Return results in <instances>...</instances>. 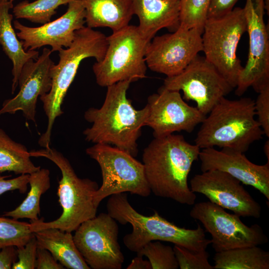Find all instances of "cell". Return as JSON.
Listing matches in <instances>:
<instances>
[{"instance_id":"obj_1","label":"cell","mask_w":269,"mask_h":269,"mask_svg":"<svg viewBox=\"0 0 269 269\" xmlns=\"http://www.w3.org/2000/svg\"><path fill=\"white\" fill-rule=\"evenodd\" d=\"M200 149L182 135L172 134L154 137L142 156L151 192L182 204H194L196 196L188 186V177Z\"/></svg>"},{"instance_id":"obj_2","label":"cell","mask_w":269,"mask_h":269,"mask_svg":"<svg viewBox=\"0 0 269 269\" xmlns=\"http://www.w3.org/2000/svg\"><path fill=\"white\" fill-rule=\"evenodd\" d=\"M131 83L121 81L107 87L103 105L85 112L84 118L92 126L83 134L87 141L113 145L135 157L137 141L142 128L145 126L148 108L146 105L138 110L133 106L127 97Z\"/></svg>"},{"instance_id":"obj_3","label":"cell","mask_w":269,"mask_h":269,"mask_svg":"<svg viewBox=\"0 0 269 269\" xmlns=\"http://www.w3.org/2000/svg\"><path fill=\"white\" fill-rule=\"evenodd\" d=\"M106 208L116 221L132 225V232L123 238L124 245L131 252L136 253L153 241L170 242L194 252L205 250L211 244L199 224L195 229H188L170 222L156 211L149 216L142 215L130 204L126 192L111 195Z\"/></svg>"},{"instance_id":"obj_4","label":"cell","mask_w":269,"mask_h":269,"mask_svg":"<svg viewBox=\"0 0 269 269\" xmlns=\"http://www.w3.org/2000/svg\"><path fill=\"white\" fill-rule=\"evenodd\" d=\"M202 122L195 144L200 149L218 146L247 151L264 134L255 119V101L250 98H222Z\"/></svg>"},{"instance_id":"obj_5","label":"cell","mask_w":269,"mask_h":269,"mask_svg":"<svg viewBox=\"0 0 269 269\" xmlns=\"http://www.w3.org/2000/svg\"><path fill=\"white\" fill-rule=\"evenodd\" d=\"M107 46V36L104 33L84 26L76 31L74 40L68 47L58 51L59 61L51 69V89L39 97L48 119L46 131L38 140L40 146L50 147L53 126L56 119L63 114L62 105L81 62L90 57L95 58L96 62L100 61L105 56Z\"/></svg>"},{"instance_id":"obj_6","label":"cell","mask_w":269,"mask_h":269,"mask_svg":"<svg viewBox=\"0 0 269 269\" xmlns=\"http://www.w3.org/2000/svg\"><path fill=\"white\" fill-rule=\"evenodd\" d=\"M29 153L31 157L50 160L60 169L62 174L57 189L58 201L63 210L61 216L49 222H44L43 219L31 222L32 232L55 228L71 233L82 223L96 216L98 207L94 202L93 196L99 186L96 181L79 178L68 159L54 148L32 150Z\"/></svg>"},{"instance_id":"obj_7","label":"cell","mask_w":269,"mask_h":269,"mask_svg":"<svg viewBox=\"0 0 269 269\" xmlns=\"http://www.w3.org/2000/svg\"><path fill=\"white\" fill-rule=\"evenodd\" d=\"M108 46L104 57L95 62L93 71L96 82L106 87L124 81L132 83L145 77V55L150 42L137 26L128 25L107 36Z\"/></svg>"},{"instance_id":"obj_8","label":"cell","mask_w":269,"mask_h":269,"mask_svg":"<svg viewBox=\"0 0 269 269\" xmlns=\"http://www.w3.org/2000/svg\"><path fill=\"white\" fill-rule=\"evenodd\" d=\"M247 27L244 8L237 7L224 15L207 18L202 33L205 58L233 88L243 68L237 49Z\"/></svg>"},{"instance_id":"obj_9","label":"cell","mask_w":269,"mask_h":269,"mask_svg":"<svg viewBox=\"0 0 269 269\" xmlns=\"http://www.w3.org/2000/svg\"><path fill=\"white\" fill-rule=\"evenodd\" d=\"M86 152L101 170L102 184L93 196L97 207L104 198L117 193L130 192L142 197L151 193L142 163L127 152L109 144L95 143Z\"/></svg>"},{"instance_id":"obj_10","label":"cell","mask_w":269,"mask_h":269,"mask_svg":"<svg viewBox=\"0 0 269 269\" xmlns=\"http://www.w3.org/2000/svg\"><path fill=\"white\" fill-rule=\"evenodd\" d=\"M190 216L199 221L210 233L211 244L216 253L259 246L268 242L267 236L258 224L248 226L238 215L230 214L209 201L195 204Z\"/></svg>"},{"instance_id":"obj_11","label":"cell","mask_w":269,"mask_h":269,"mask_svg":"<svg viewBox=\"0 0 269 269\" xmlns=\"http://www.w3.org/2000/svg\"><path fill=\"white\" fill-rule=\"evenodd\" d=\"M163 86L181 91L183 99L194 101L196 107L205 116L234 89L204 56L199 54L181 73L166 77Z\"/></svg>"},{"instance_id":"obj_12","label":"cell","mask_w":269,"mask_h":269,"mask_svg":"<svg viewBox=\"0 0 269 269\" xmlns=\"http://www.w3.org/2000/svg\"><path fill=\"white\" fill-rule=\"evenodd\" d=\"M75 231L74 243L90 268L122 269L125 258L118 242L119 226L108 213L84 222Z\"/></svg>"},{"instance_id":"obj_13","label":"cell","mask_w":269,"mask_h":269,"mask_svg":"<svg viewBox=\"0 0 269 269\" xmlns=\"http://www.w3.org/2000/svg\"><path fill=\"white\" fill-rule=\"evenodd\" d=\"M249 48L246 64L239 74L235 94L242 96L250 87L259 93L269 85V35L264 20L265 0H246Z\"/></svg>"},{"instance_id":"obj_14","label":"cell","mask_w":269,"mask_h":269,"mask_svg":"<svg viewBox=\"0 0 269 269\" xmlns=\"http://www.w3.org/2000/svg\"><path fill=\"white\" fill-rule=\"evenodd\" d=\"M202 33L179 26L172 33L154 36L145 52L147 67L166 77L179 74L202 51Z\"/></svg>"},{"instance_id":"obj_15","label":"cell","mask_w":269,"mask_h":269,"mask_svg":"<svg viewBox=\"0 0 269 269\" xmlns=\"http://www.w3.org/2000/svg\"><path fill=\"white\" fill-rule=\"evenodd\" d=\"M146 105L148 114L145 126L152 129L154 137L181 131L191 133L206 117L196 107L186 103L179 91L163 86L148 97Z\"/></svg>"},{"instance_id":"obj_16","label":"cell","mask_w":269,"mask_h":269,"mask_svg":"<svg viewBox=\"0 0 269 269\" xmlns=\"http://www.w3.org/2000/svg\"><path fill=\"white\" fill-rule=\"evenodd\" d=\"M190 189L201 193L209 201L228 209L240 217L259 218L261 206L244 188L241 182L224 171L211 170L195 175Z\"/></svg>"},{"instance_id":"obj_17","label":"cell","mask_w":269,"mask_h":269,"mask_svg":"<svg viewBox=\"0 0 269 269\" xmlns=\"http://www.w3.org/2000/svg\"><path fill=\"white\" fill-rule=\"evenodd\" d=\"M65 13L57 19L39 27L25 26L18 20L13 27L25 50H36L49 45L52 52L68 47L72 43L76 31L85 23V10L81 0H71Z\"/></svg>"},{"instance_id":"obj_18","label":"cell","mask_w":269,"mask_h":269,"mask_svg":"<svg viewBox=\"0 0 269 269\" xmlns=\"http://www.w3.org/2000/svg\"><path fill=\"white\" fill-rule=\"evenodd\" d=\"M52 52L44 48L36 60H30L24 65L18 79L19 91L13 98L4 101L0 116L20 111L26 120L36 123L38 98L47 94L52 85L51 69L55 64L50 57Z\"/></svg>"},{"instance_id":"obj_19","label":"cell","mask_w":269,"mask_h":269,"mask_svg":"<svg viewBox=\"0 0 269 269\" xmlns=\"http://www.w3.org/2000/svg\"><path fill=\"white\" fill-rule=\"evenodd\" d=\"M198 158L201 170H218L226 172L242 183L259 190L269 200V163L258 165L251 162L243 152L214 147L200 149Z\"/></svg>"},{"instance_id":"obj_20","label":"cell","mask_w":269,"mask_h":269,"mask_svg":"<svg viewBox=\"0 0 269 269\" xmlns=\"http://www.w3.org/2000/svg\"><path fill=\"white\" fill-rule=\"evenodd\" d=\"M138 28L148 41L162 28L173 32L180 25V0H133Z\"/></svg>"},{"instance_id":"obj_21","label":"cell","mask_w":269,"mask_h":269,"mask_svg":"<svg viewBox=\"0 0 269 269\" xmlns=\"http://www.w3.org/2000/svg\"><path fill=\"white\" fill-rule=\"evenodd\" d=\"M14 0H0V45L12 63L11 93L18 86V79L24 65L31 59L36 60L39 52L25 50L12 25L13 15L9 12Z\"/></svg>"},{"instance_id":"obj_22","label":"cell","mask_w":269,"mask_h":269,"mask_svg":"<svg viewBox=\"0 0 269 269\" xmlns=\"http://www.w3.org/2000/svg\"><path fill=\"white\" fill-rule=\"evenodd\" d=\"M85 23L91 28L106 27L113 32L128 25L134 15L133 0H81Z\"/></svg>"},{"instance_id":"obj_23","label":"cell","mask_w":269,"mask_h":269,"mask_svg":"<svg viewBox=\"0 0 269 269\" xmlns=\"http://www.w3.org/2000/svg\"><path fill=\"white\" fill-rule=\"evenodd\" d=\"M37 246L47 250L56 260L69 269H90L77 249L71 232L49 228L34 232Z\"/></svg>"},{"instance_id":"obj_24","label":"cell","mask_w":269,"mask_h":269,"mask_svg":"<svg viewBox=\"0 0 269 269\" xmlns=\"http://www.w3.org/2000/svg\"><path fill=\"white\" fill-rule=\"evenodd\" d=\"M214 269H269V252L258 246L217 252Z\"/></svg>"},{"instance_id":"obj_25","label":"cell","mask_w":269,"mask_h":269,"mask_svg":"<svg viewBox=\"0 0 269 269\" xmlns=\"http://www.w3.org/2000/svg\"><path fill=\"white\" fill-rule=\"evenodd\" d=\"M29 151L22 144L12 140L0 129V173L30 174L39 170L30 159Z\"/></svg>"},{"instance_id":"obj_26","label":"cell","mask_w":269,"mask_h":269,"mask_svg":"<svg viewBox=\"0 0 269 269\" xmlns=\"http://www.w3.org/2000/svg\"><path fill=\"white\" fill-rule=\"evenodd\" d=\"M28 184L30 189L23 202L14 210L4 212V216L15 220L27 218L31 222L39 219L40 197L50 187L49 170L40 168L30 174Z\"/></svg>"},{"instance_id":"obj_27","label":"cell","mask_w":269,"mask_h":269,"mask_svg":"<svg viewBox=\"0 0 269 269\" xmlns=\"http://www.w3.org/2000/svg\"><path fill=\"white\" fill-rule=\"evenodd\" d=\"M71 0H36L31 2L22 1L13 7L16 19H26L32 22L45 24L51 21L60 5L68 4Z\"/></svg>"},{"instance_id":"obj_28","label":"cell","mask_w":269,"mask_h":269,"mask_svg":"<svg viewBox=\"0 0 269 269\" xmlns=\"http://www.w3.org/2000/svg\"><path fill=\"white\" fill-rule=\"evenodd\" d=\"M30 223L0 217V250L7 246H24L34 236Z\"/></svg>"},{"instance_id":"obj_29","label":"cell","mask_w":269,"mask_h":269,"mask_svg":"<svg viewBox=\"0 0 269 269\" xmlns=\"http://www.w3.org/2000/svg\"><path fill=\"white\" fill-rule=\"evenodd\" d=\"M137 256H145L151 269H177L179 268L173 248L159 241H151L136 252Z\"/></svg>"},{"instance_id":"obj_30","label":"cell","mask_w":269,"mask_h":269,"mask_svg":"<svg viewBox=\"0 0 269 269\" xmlns=\"http://www.w3.org/2000/svg\"><path fill=\"white\" fill-rule=\"evenodd\" d=\"M211 0H180V25L202 32Z\"/></svg>"},{"instance_id":"obj_31","label":"cell","mask_w":269,"mask_h":269,"mask_svg":"<svg viewBox=\"0 0 269 269\" xmlns=\"http://www.w3.org/2000/svg\"><path fill=\"white\" fill-rule=\"evenodd\" d=\"M173 248L180 269H214L206 250L194 252L176 245Z\"/></svg>"},{"instance_id":"obj_32","label":"cell","mask_w":269,"mask_h":269,"mask_svg":"<svg viewBox=\"0 0 269 269\" xmlns=\"http://www.w3.org/2000/svg\"><path fill=\"white\" fill-rule=\"evenodd\" d=\"M37 247L34 236L24 246L17 248L18 261L13 264L11 269H35Z\"/></svg>"},{"instance_id":"obj_33","label":"cell","mask_w":269,"mask_h":269,"mask_svg":"<svg viewBox=\"0 0 269 269\" xmlns=\"http://www.w3.org/2000/svg\"><path fill=\"white\" fill-rule=\"evenodd\" d=\"M255 101V110L257 121L264 134L269 137V85L259 93Z\"/></svg>"},{"instance_id":"obj_34","label":"cell","mask_w":269,"mask_h":269,"mask_svg":"<svg viewBox=\"0 0 269 269\" xmlns=\"http://www.w3.org/2000/svg\"><path fill=\"white\" fill-rule=\"evenodd\" d=\"M11 175H0V195L9 191L18 190L21 193H24L27 189L29 174H21L12 178L6 179Z\"/></svg>"},{"instance_id":"obj_35","label":"cell","mask_w":269,"mask_h":269,"mask_svg":"<svg viewBox=\"0 0 269 269\" xmlns=\"http://www.w3.org/2000/svg\"><path fill=\"white\" fill-rule=\"evenodd\" d=\"M35 269H63L65 268L46 249L37 247Z\"/></svg>"},{"instance_id":"obj_36","label":"cell","mask_w":269,"mask_h":269,"mask_svg":"<svg viewBox=\"0 0 269 269\" xmlns=\"http://www.w3.org/2000/svg\"><path fill=\"white\" fill-rule=\"evenodd\" d=\"M239 0H211L207 18L219 17L229 12Z\"/></svg>"},{"instance_id":"obj_37","label":"cell","mask_w":269,"mask_h":269,"mask_svg":"<svg viewBox=\"0 0 269 269\" xmlns=\"http://www.w3.org/2000/svg\"><path fill=\"white\" fill-rule=\"evenodd\" d=\"M17 259V249L14 246H7L0 251V269H11Z\"/></svg>"},{"instance_id":"obj_38","label":"cell","mask_w":269,"mask_h":269,"mask_svg":"<svg viewBox=\"0 0 269 269\" xmlns=\"http://www.w3.org/2000/svg\"><path fill=\"white\" fill-rule=\"evenodd\" d=\"M127 269H151L149 261L143 260L142 257L136 256L127 268Z\"/></svg>"},{"instance_id":"obj_39","label":"cell","mask_w":269,"mask_h":269,"mask_svg":"<svg viewBox=\"0 0 269 269\" xmlns=\"http://www.w3.org/2000/svg\"><path fill=\"white\" fill-rule=\"evenodd\" d=\"M264 151L269 163V140H267L264 145Z\"/></svg>"}]
</instances>
